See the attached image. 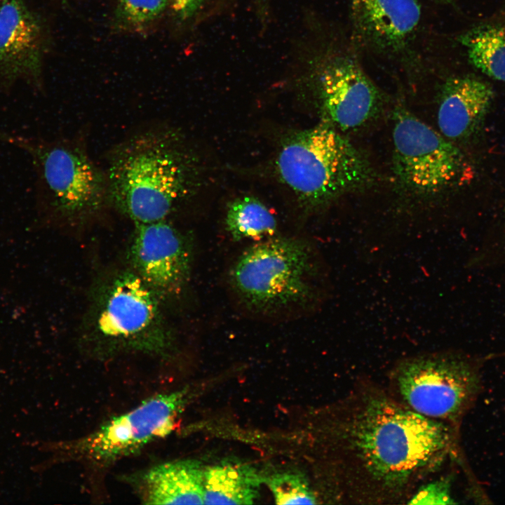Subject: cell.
Segmentation results:
<instances>
[{
	"mask_svg": "<svg viewBox=\"0 0 505 505\" xmlns=\"http://www.w3.org/2000/svg\"><path fill=\"white\" fill-rule=\"evenodd\" d=\"M168 0H119V13L133 25L147 23L165 9Z\"/></svg>",
	"mask_w": 505,
	"mask_h": 505,
	"instance_id": "ffe728a7",
	"label": "cell"
},
{
	"mask_svg": "<svg viewBox=\"0 0 505 505\" xmlns=\"http://www.w3.org/2000/svg\"><path fill=\"white\" fill-rule=\"evenodd\" d=\"M471 64L487 76L505 82V24L485 23L459 35Z\"/></svg>",
	"mask_w": 505,
	"mask_h": 505,
	"instance_id": "e0dca14e",
	"label": "cell"
},
{
	"mask_svg": "<svg viewBox=\"0 0 505 505\" xmlns=\"http://www.w3.org/2000/svg\"><path fill=\"white\" fill-rule=\"evenodd\" d=\"M262 481L250 466L222 463L208 467L204 469V504H252Z\"/></svg>",
	"mask_w": 505,
	"mask_h": 505,
	"instance_id": "2e32d148",
	"label": "cell"
},
{
	"mask_svg": "<svg viewBox=\"0 0 505 505\" xmlns=\"http://www.w3.org/2000/svg\"><path fill=\"white\" fill-rule=\"evenodd\" d=\"M421 15L417 0H350V35L359 50L410 65Z\"/></svg>",
	"mask_w": 505,
	"mask_h": 505,
	"instance_id": "8fae6325",
	"label": "cell"
},
{
	"mask_svg": "<svg viewBox=\"0 0 505 505\" xmlns=\"http://www.w3.org/2000/svg\"><path fill=\"white\" fill-rule=\"evenodd\" d=\"M160 298L133 270L113 275L93 295L84 338L106 355L133 351L167 356L174 338Z\"/></svg>",
	"mask_w": 505,
	"mask_h": 505,
	"instance_id": "5b68a950",
	"label": "cell"
},
{
	"mask_svg": "<svg viewBox=\"0 0 505 505\" xmlns=\"http://www.w3.org/2000/svg\"><path fill=\"white\" fill-rule=\"evenodd\" d=\"M332 436L342 497L372 504L409 499L452 440L443 422L370 390L342 400Z\"/></svg>",
	"mask_w": 505,
	"mask_h": 505,
	"instance_id": "6da1fadb",
	"label": "cell"
},
{
	"mask_svg": "<svg viewBox=\"0 0 505 505\" xmlns=\"http://www.w3.org/2000/svg\"><path fill=\"white\" fill-rule=\"evenodd\" d=\"M105 170L111 207L135 224L166 220L196 182L194 158L180 134L163 126L118 143L108 154Z\"/></svg>",
	"mask_w": 505,
	"mask_h": 505,
	"instance_id": "7a4b0ae2",
	"label": "cell"
},
{
	"mask_svg": "<svg viewBox=\"0 0 505 505\" xmlns=\"http://www.w3.org/2000/svg\"><path fill=\"white\" fill-rule=\"evenodd\" d=\"M2 1H3V0H0V2Z\"/></svg>",
	"mask_w": 505,
	"mask_h": 505,
	"instance_id": "cb8c5ba5",
	"label": "cell"
},
{
	"mask_svg": "<svg viewBox=\"0 0 505 505\" xmlns=\"http://www.w3.org/2000/svg\"><path fill=\"white\" fill-rule=\"evenodd\" d=\"M203 0H168L175 13L181 18L193 15L199 8Z\"/></svg>",
	"mask_w": 505,
	"mask_h": 505,
	"instance_id": "7402d4cb",
	"label": "cell"
},
{
	"mask_svg": "<svg viewBox=\"0 0 505 505\" xmlns=\"http://www.w3.org/2000/svg\"><path fill=\"white\" fill-rule=\"evenodd\" d=\"M53 212L63 220L81 224L111 207L105 170L77 141L36 149Z\"/></svg>",
	"mask_w": 505,
	"mask_h": 505,
	"instance_id": "9c48e42d",
	"label": "cell"
},
{
	"mask_svg": "<svg viewBox=\"0 0 505 505\" xmlns=\"http://www.w3.org/2000/svg\"><path fill=\"white\" fill-rule=\"evenodd\" d=\"M494 96L490 83L478 76L449 77L439 93L437 121L440 133L452 142L467 140L476 135Z\"/></svg>",
	"mask_w": 505,
	"mask_h": 505,
	"instance_id": "4fadbf2b",
	"label": "cell"
},
{
	"mask_svg": "<svg viewBox=\"0 0 505 505\" xmlns=\"http://www.w3.org/2000/svg\"><path fill=\"white\" fill-rule=\"evenodd\" d=\"M204 469L193 459L156 465L138 481L140 498L146 504H204Z\"/></svg>",
	"mask_w": 505,
	"mask_h": 505,
	"instance_id": "9a60e30c",
	"label": "cell"
},
{
	"mask_svg": "<svg viewBox=\"0 0 505 505\" xmlns=\"http://www.w3.org/2000/svg\"><path fill=\"white\" fill-rule=\"evenodd\" d=\"M268 485L278 504H314L317 497L307 479L292 472L273 474L267 480Z\"/></svg>",
	"mask_w": 505,
	"mask_h": 505,
	"instance_id": "d6986e66",
	"label": "cell"
},
{
	"mask_svg": "<svg viewBox=\"0 0 505 505\" xmlns=\"http://www.w3.org/2000/svg\"><path fill=\"white\" fill-rule=\"evenodd\" d=\"M226 228L234 240L250 239L260 241L274 236L277 222L273 214L259 200L242 197L228 206Z\"/></svg>",
	"mask_w": 505,
	"mask_h": 505,
	"instance_id": "ac0fdd59",
	"label": "cell"
},
{
	"mask_svg": "<svg viewBox=\"0 0 505 505\" xmlns=\"http://www.w3.org/2000/svg\"><path fill=\"white\" fill-rule=\"evenodd\" d=\"M276 167L283 182L309 210L323 208L372 185L376 180L364 154L327 123L288 137L278 154Z\"/></svg>",
	"mask_w": 505,
	"mask_h": 505,
	"instance_id": "277c9868",
	"label": "cell"
},
{
	"mask_svg": "<svg viewBox=\"0 0 505 505\" xmlns=\"http://www.w3.org/2000/svg\"><path fill=\"white\" fill-rule=\"evenodd\" d=\"M229 277L246 307L269 315L316 308L327 297L330 283L316 246L299 238L258 241L237 258Z\"/></svg>",
	"mask_w": 505,
	"mask_h": 505,
	"instance_id": "3957f363",
	"label": "cell"
},
{
	"mask_svg": "<svg viewBox=\"0 0 505 505\" xmlns=\"http://www.w3.org/2000/svg\"><path fill=\"white\" fill-rule=\"evenodd\" d=\"M408 504H454L450 483L447 479H439L422 485L412 494Z\"/></svg>",
	"mask_w": 505,
	"mask_h": 505,
	"instance_id": "44dd1931",
	"label": "cell"
},
{
	"mask_svg": "<svg viewBox=\"0 0 505 505\" xmlns=\"http://www.w3.org/2000/svg\"><path fill=\"white\" fill-rule=\"evenodd\" d=\"M183 389L153 396L133 410L108 420L73 444L75 454L97 463L129 456L168 436L186 403Z\"/></svg>",
	"mask_w": 505,
	"mask_h": 505,
	"instance_id": "30bf717a",
	"label": "cell"
},
{
	"mask_svg": "<svg viewBox=\"0 0 505 505\" xmlns=\"http://www.w3.org/2000/svg\"><path fill=\"white\" fill-rule=\"evenodd\" d=\"M396 383L405 405L433 419L455 421L471 406L480 389L476 368L449 354H429L401 361Z\"/></svg>",
	"mask_w": 505,
	"mask_h": 505,
	"instance_id": "ba28073f",
	"label": "cell"
},
{
	"mask_svg": "<svg viewBox=\"0 0 505 505\" xmlns=\"http://www.w3.org/2000/svg\"><path fill=\"white\" fill-rule=\"evenodd\" d=\"M41 28L22 0L0 2V72L10 77L39 74Z\"/></svg>",
	"mask_w": 505,
	"mask_h": 505,
	"instance_id": "5bb4252c",
	"label": "cell"
},
{
	"mask_svg": "<svg viewBox=\"0 0 505 505\" xmlns=\"http://www.w3.org/2000/svg\"><path fill=\"white\" fill-rule=\"evenodd\" d=\"M393 118V173L402 191L429 197L462 180L465 159L453 142L402 106Z\"/></svg>",
	"mask_w": 505,
	"mask_h": 505,
	"instance_id": "52a82bcc",
	"label": "cell"
},
{
	"mask_svg": "<svg viewBox=\"0 0 505 505\" xmlns=\"http://www.w3.org/2000/svg\"><path fill=\"white\" fill-rule=\"evenodd\" d=\"M314 62L316 89L325 123L347 131L376 118L385 97L365 73L350 34H336Z\"/></svg>",
	"mask_w": 505,
	"mask_h": 505,
	"instance_id": "8992f818",
	"label": "cell"
},
{
	"mask_svg": "<svg viewBox=\"0 0 505 505\" xmlns=\"http://www.w3.org/2000/svg\"><path fill=\"white\" fill-rule=\"evenodd\" d=\"M135 224L128 252L132 270L160 297L177 294L191 272L184 236L166 220Z\"/></svg>",
	"mask_w": 505,
	"mask_h": 505,
	"instance_id": "7c38bea8",
	"label": "cell"
},
{
	"mask_svg": "<svg viewBox=\"0 0 505 505\" xmlns=\"http://www.w3.org/2000/svg\"><path fill=\"white\" fill-rule=\"evenodd\" d=\"M434 1L442 4H452L454 0H433Z\"/></svg>",
	"mask_w": 505,
	"mask_h": 505,
	"instance_id": "603a6c76",
	"label": "cell"
}]
</instances>
